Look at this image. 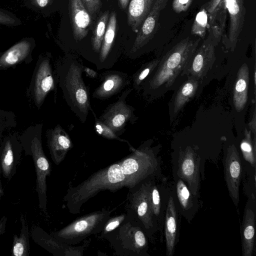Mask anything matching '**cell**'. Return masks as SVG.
Returning a JSON list of instances; mask_svg holds the SVG:
<instances>
[{
	"label": "cell",
	"mask_w": 256,
	"mask_h": 256,
	"mask_svg": "<svg viewBox=\"0 0 256 256\" xmlns=\"http://www.w3.org/2000/svg\"><path fill=\"white\" fill-rule=\"evenodd\" d=\"M169 0H154L153 6L137 32L136 36L127 52L130 58L138 56L139 52L153 38L157 32L162 10Z\"/></svg>",
	"instance_id": "10"
},
{
	"label": "cell",
	"mask_w": 256,
	"mask_h": 256,
	"mask_svg": "<svg viewBox=\"0 0 256 256\" xmlns=\"http://www.w3.org/2000/svg\"><path fill=\"white\" fill-rule=\"evenodd\" d=\"M20 220L22 224L19 236L17 234L14 236L12 255L28 256L30 248L28 226L23 215L20 216Z\"/></svg>",
	"instance_id": "28"
},
{
	"label": "cell",
	"mask_w": 256,
	"mask_h": 256,
	"mask_svg": "<svg viewBox=\"0 0 256 256\" xmlns=\"http://www.w3.org/2000/svg\"><path fill=\"white\" fill-rule=\"evenodd\" d=\"M32 49V38L22 40L0 56V66L8 68L18 64L28 56Z\"/></svg>",
	"instance_id": "22"
},
{
	"label": "cell",
	"mask_w": 256,
	"mask_h": 256,
	"mask_svg": "<svg viewBox=\"0 0 256 256\" xmlns=\"http://www.w3.org/2000/svg\"><path fill=\"white\" fill-rule=\"evenodd\" d=\"M56 82L50 57L44 56L39 62L34 78V98L38 106H41L50 91L55 90Z\"/></svg>",
	"instance_id": "16"
},
{
	"label": "cell",
	"mask_w": 256,
	"mask_h": 256,
	"mask_svg": "<svg viewBox=\"0 0 256 256\" xmlns=\"http://www.w3.org/2000/svg\"><path fill=\"white\" fill-rule=\"evenodd\" d=\"M198 80L190 78L184 82L178 90L174 100L173 114H177L196 92Z\"/></svg>",
	"instance_id": "27"
},
{
	"label": "cell",
	"mask_w": 256,
	"mask_h": 256,
	"mask_svg": "<svg viewBox=\"0 0 256 256\" xmlns=\"http://www.w3.org/2000/svg\"><path fill=\"white\" fill-rule=\"evenodd\" d=\"M150 180L128 190L126 205V217L141 227L148 236L154 228V218L148 198Z\"/></svg>",
	"instance_id": "7"
},
{
	"label": "cell",
	"mask_w": 256,
	"mask_h": 256,
	"mask_svg": "<svg viewBox=\"0 0 256 256\" xmlns=\"http://www.w3.org/2000/svg\"><path fill=\"white\" fill-rule=\"evenodd\" d=\"M200 160L190 148L180 153L178 160L177 174L188 184V190L194 196H198L200 187Z\"/></svg>",
	"instance_id": "13"
},
{
	"label": "cell",
	"mask_w": 256,
	"mask_h": 256,
	"mask_svg": "<svg viewBox=\"0 0 256 256\" xmlns=\"http://www.w3.org/2000/svg\"><path fill=\"white\" fill-rule=\"evenodd\" d=\"M193 0H173L172 8L176 13L186 12L188 10Z\"/></svg>",
	"instance_id": "39"
},
{
	"label": "cell",
	"mask_w": 256,
	"mask_h": 256,
	"mask_svg": "<svg viewBox=\"0 0 256 256\" xmlns=\"http://www.w3.org/2000/svg\"><path fill=\"white\" fill-rule=\"evenodd\" d=\"M148 198L154 218L159 216L161 203L159 192L153 180L149 182Z\"/></svg>",
	"instance_id": "34"
},
{
	"label": "cell",
	"mask_w": 256,
	"mask_h": 256,
	"mask_svg": "<svg viewBox=\"0 0 256 256\" xmlns=\"http://www.w3.org/2000/svg\"><path fill=\"white\" fill-rule=\"evenodd\" d=\"M32 156L36 173V188L40 208L44 212H46L47 186L46 178L51 172V166L43 150L42 141L35 137L31 144Z\"/></svg>",
	"instance_id": "9"
},
{
	"label": "cell",
	"mask_w": 256,
	"mask_h": 256,
	"mask_svg": "<svg viewBox=\"0 0 256 256\" xmlns=\"http://www.w3.org/2000/svg\"><path fill=\"white\" fill-rule=\"evenodd\" d=\"M224 178L229 194L236 206L239 202L242 166L239 154L234 145L228 148L224 161Z\"/></svg>",
	"instance_id": "15"
},
{
	"label": "cell",
	"mask_w": 256,
	"mask_h": 256,
	"mask_svg": "<svg viewBox=\"0 0 256 256\" xmlns=\"http://www.w3.org/2000/svg\"><path fill=\"white\" fill-rule=\"evenodd\" d=\"M0 172H1L0 170ZM4 194V192L3 188L2 187V182H1V180H0V197L3 196Z\"/></svg>",
	"instance_id": "45"
},
{
	"label": "cell",
	"mask_w": 256,
	"mask_h": 256,
	"mask_svg": "<svg viewBox=\"0 0 256 256\" xmlns=\"http://www.w3.org/2000/svg\"><path fill=\"white\" fill-rule=\"evenodd\" d=\"M90 111L94 118L96 131L99 135L108 140H116L126 143L129 146L130 151L134 148L127 140L120 138L108 126L98 118L92 109Z\"/></svg>",
	"instance_id": "32"
},
{
	"label": "cell",
	"mask_w": 256,
	"mask_h": 256,
	"mask_svg": "<svg viewBox=\"0 0 256 256\" xmlns=\"http://www.w3.org/2000/svg\"><path fill=\"white\" fill-rule=\"evenodd\" d=\"M154 2V0H130L128 8L127 22L133 32H138Z\"/></svg>",
	"instance_id": "21"
},
{
	"label": "cell",
	"mask_w": 256,
	"mask_h": 256,
	"mask_svg": "<svg viewBox=\"0 0 256 256\" xmlns=\"http://www.w3.org/2000/svg\"><path fill=\"white\" fill-rule=\"evenodd\" d=\"M121 10H125L128 7L130 0H118Z\"/></svg>",
	"instance_id": "43"
},
{
	"label": "cell",
	"mask_w": 256,
	"mask_h": 256,
	"mask_svg": "<svg viewBox=\"0 0 256 256\" xmlns=\"http://www.w3.org/2000/svg\"><path fill=\"white\" fill-rule=\"evenodd\" d=\"M117 26L116 14L112 12L110 14L105 34L95 66L98 70H108L115 64L112 50Z\"/></svg>",
	"instance_id": "19"
},
{
	"label": "cell",
	"mask_w": 256,
	"mask_h": 256,
	"mask_svg": "<svg viewBox=\"0 0 256 256\" xmlns=\"http://www.w3.org/2000/svg\"><path fill=\"white\" fill-rule=\"evenodd\" d=\"M240 150L246 160L256 168V142H252L250 132L246 128L244 131V137L240 143Z\"/></svg>",
	"instance_id": "31"
},
{
	"label": "cell",
	"mask_w": 256,
	"mask_h": 256,
	"mask_svg": "<svg viewBox=\"0 0 256 256\" xmlns=\"http://www.w3.org/2000/svg\"><path fill=\"white\" fill-rule=\"evenodd\" d=\"M176 190L178 200L183 210H190L193 206L192 194L181 178L177 181Z\"/></svg>",
	"instance_id": "33"
},
{
	"label": "cell",
	"mask_w": 256,
	"mask_h": 256,
	"mask_svg": "<svg viewBox=\"0 0 256 256\" xmlns=\"http://www.w3.org/2000/svg\"><path fill=\"white\" fill-rule=\"evenodd\" d=\"M126 186V178L118 161L101 168L76 186H70L63 198L68 212L79 214L82 206L100 192H115Z\"/></svg>",
	"instance_id": "3"
},
{
	"label": "cell",
	"mask_w": 256,
	"mask_h": 256,
	"mask_svg": "<svg viewBox=\"0 0 256 256\" xmlns=\"http://www.w3.org/2000/svg\"><path fill=\"white\" fill-rule=\"evenodd\" d=\"M47 144L51 158L58 166L65 158L68 152L73 147L70 137L59 124L46 132Z\"/></svg>",
	"instance_id": "17"
},
{
	"label": "cell",
	"mask_w": 256,
	"mask_h": 256,
	"mask_svg": "<svg viewBox=\"0 0 256 256\" xmlns=\"http://www.w3.org/2000/svg\"><path fill=\"white\" fill-rule=\"evenodd\" d=\"M160 60H153L142 64L141 67L133 74L131 80L133 83V88L139 92L142 90V85L144 80L154 72Z\"/></svg>",
	"instance_id": "30"
},
{
	"label": "cell",
	"mask_w": 256,
	"mask_h": 256,
	"mask_svg": "<svg viewBox=\"0 0 256 256\" xmlns=\"http://www.w3.org/2000/svg\"><path fill=\"white\" fill-rule=\"evenodd\" d=\"M104 238L109 242L116 255H148V242L145 232L126 217L118 228L106 234Z\"/></svg>",
	"instance_id": "5"
},
{
	"label": "cell",
	"mask_w": 256,
	"mask_h": 256,
	"mask_svg": "<svg viewBox=\"0 0 256 256\" xmlns=\"http://www.w3.org/2000/svg\"><path fill=\"white\" fill-rule=\"evenodd\" d=\"M7 220V218L4 216L0 219V236L5 232Z\"/></svg>",
	"instance_id": "41"
},
{
	"label": "cell",
	"mask_w": 256,
	"mask_h": 256,
	"mask_svg": "<svg viewBox=\"0 0 256 256\" xmlns=\"http://www.w3.org/2000/svg\"><path fill=\"white\" fill-rule=\"evenodd\" d=\"M119 160L120 170L126 178L125 187L131 190L152 178L158 172V162L154 149L148 142Z\"/></svg>",
	"instance_id": "4"
},
{
	"label": "cell",
	"mask_w": 256,
	"mask_h": 256,
	"mask_svg": "<svg viewBox=\"0 0 256 256\" xmlns=\"http://www.w3.org/2000/svg\"><path fill=\"white\" fill-rule=\"evenodd\" d=\"M84 66L72 56H68L56 64V74L67 105L82 123L92 110L89 88L82 78Z\"/></svg>",
	"instance_id": "2"
},
{
	"label": "cell",
	"mask_w": 256,
	"mask_h": 256,
	"mask_svg": "<svg viewBox=\"0 0 256 256\" xmlns=\"http://www.w3.org/2000/svg\"><path fill=\"white\" fill-rule=\"evenodd\" d=\"M133 89L128 88L124 90L118 100L108 105L98 118L118 136L125 132L128 123L133 124L138 119L134 114L135 108L126 102Z\"/></svg>",
	"instance_id": "8"
},
{
	"label": "cell",
	"mask_w": 256,
	"mask_h": 256,
	"mask_svg": "<svg viewBox=\"0 0 256 256\" xmlns=\"http://www.w3.org/2000/svg\"><path fill=\"white\" fill-rule=\"evenodd\" d=\"M177 230V214L172 197L168 200L165 218V236L166 256H172L174 252Z\"/></svg>",
	"instance_id": "24"
},
{
	"label": "cell",
	"mask_w": 256,
	"mask_h": 256,
	"mask_svg": "<svg viewBox=\"0 0 256 256\" xmlns=\"http://www.w3.org/2000/svg\"><path fill=\"white\" fill-rule=\"evenodd\" d=\"M255 214L250 208L244 210L242 226V255L252 256L254 250Z\"/></svg>",
	"instance_id": "23"
},
{
	"label": "cell",
	"mask_w": 256,
	"mask_h": 256,
	"mask_svg": "<svg viewBox=\"0 0 256 256\" xmlns=\"http://www.w3.org/2000/svg\"><path fill=\"white\" fill-rule=\"evenodd\" d=\"M200 38L193 40L187 37L174 46L159 62L154 72L142 85L144 96L154 98L162 88L173 84L182 74L196 50Z\"/></svg>",
	"instance_id": "1"
},
{
	"label": "cell",
	"mask_w": 256,
	"mask_h": 256,
	"mask_svg": "<svg viewBox=\"0 0 256 256\" xmlns=\"http://www.w3.org/2000/svg\"><path fill=\"white\" fill-rule=\"evenodd\" d=\"M33 4L38 7L44 8L48 4L51 0H32Z\"/></svg>",
	"instance_id": "42"
},
{
	"label": "cell",
	"mask_w": 256,
	"mask_h": 256,
	"mask_svg": "<svg viewBox=\"0 0 256 256\" xmlns=\"http://www.w3.org/2000/svg\"><path fill=\"white\" fill-rule=\"evenodd\" d=\"M222 1L227 8L230 16V26L228 34V40L233 50L237 42L238 36L243 26L246 9L244 0H210Z\"/></svg>",
	"instance_id": "20"
},
{
	"label": "cell",
	"mask_w": 256,
	"mask_h": 256,
	"mask_svg": "<svg viewBox=\"0 0 256 256\" xmlns=\"http://www.w3.org/2000/svg\"><path fill=\"white\" fill-rule=\"evenodd\" d=\"M110 12L103 13L97 20L91 39V48L94 54L93 64L95 65L106 30Z\"/></svg>",
	"instance_id": "29"
},
{
	"label": "cell",
	"mask_w": 256,
	"mask_h": 256,
	"mask_svg": "<svg viewBox=\"0 0 256 256\" xmlns=\"http://www.w3.org/2000/svg\"><path fill=\"white\" fill-rule=\"evenodd\" d=\"M126 216V213H123L113 217H110L106 222L100 232V238H104L106 234L118 228L124 222Z\"/></svg>",
	"instance_id": "36"
},
{
	"label": "cell",
	"mask_w": 256,
	"mask_h": 256,
	"mask_svg": "<svg viewBox=\"0 0 256 256\" xmlns=\"http://www.w3.org/2000/svg\"><path fill=\"white\" fill-rule=\"evenodd\" d=\"M68 11L74 38L81 41L88 34L91 16L81 0H68Z\"/></svg>",
	"instance_id": "18"
},
{
	"label": "cell",
	"mask_w": 256,
	"mask_h": 256,
	"mask_svg": "<svg viewBox=\"0 0 256 256\" xmlns=\"http://www.w3.org/2000/svg\"><path fill=\"white\" fill-rule=\"evenodd\" d=\"M248 81V68L244 64L238 72L233 92L234 104L238 111L242 110L247 102Z\"/></svg>",
	"instance_id": "25"
},
{
	"label": "cell",
	"mask_w": 256,
	"mask_h": 256,
	"mask_svg": "<svg viewBox=\"0 0 256 256\" xmlns=\"http://www.w3.org/2000/svg\"><path fill=\"white\" fill-rule=\"evenodd\" d=\"M90 16H94L100 11V0H81Z\"/></svg>",
	"instance_id": "38"
},
{
	"label": "cell",
	"mask_w": 256,
	"mask_h": 256,
	"mask_svg": "<svg viewBox=\"0 0 256 256\" xmlns=\"http://www.w3.org/2000/svg\"><path fill=\"white\" fill-rule=\"evenodd\" d=\"M114 210L102 209L84 215L50 234L63 243L76 245L92 235L100 233Z\"/></svg>",
	"instance_id": "6"
},
{
	"label": "cell",
	"mask_w": 256,
	"mask_h": 256,
	"mask_svg": "<svg viewBox=\"0 0 256 256\" xmlns=\"http://www.w3.org/2000/svg\"><path fill=\"white\" fill-rule=\"evenodd\" d=\"M100 84L92 94L93 98L106 100L120 93L131 83L128 74L118 70H107L100 76Z\"/></svg>",
	"instance_id": "14"
},
{
	"label": "cell",
	"mask_w": 256,
	"mask_h": 256,
	"mask_svg": "<svg viewBox=\"0 0 256 256\" xmlns=\"http://www.w3.org/2000/svg\"><path fill=\"white\" fill-rule=\"evenodd\" d=\"M32 236L36 242L55 256H82L90 242L86 240L82 245L79 246L68 245L48 234L38 226L32 228Z\"/></svg>",
	"instance_id": "12"
},
{
	"label": "cell",
	"mask_w": 256,
	"mask_h": 256,
	"mask_svg": "<svg viewBox=\"0 0 256 256\" xmlns=\"http://www.w3.org/2000/svg\"><path fill=\"white\" fill-rule=\"evenodd\" d=\"M214 46V37L210 35L197 48L182 74L198 80L202 78L215 60Z\"/></svg>",
	"instance_id": "11"
},
{
	"label": "cell",
	"mask_w": 256,
	"mask_h": 256,
	"mask_svg": "<svg viewBox=\"0 0 256 256\" xmlns=\"http://www.w3.org/2000/svg\"><path fill=\"white\" fill-rule=\"evenodd\" d=\"M17 161L12 144L6 141L0 154V170L3 176L10 180L16 173Z\"/></svg>",
	"instance_id": "26"
},
{
	"label": "cell",
	"mask_w": 256,
	"mask_h": 256,
	"mask_svg": "<svg viewBox=\"0 0 256 256\" xmlns=\"http://www.w3.org/2000/svg\"><path fill=\"white\" fill-rule=\"evenodd\" d=\"M0 24L14 26L20 24V21L12 13L0 9Z\"/></svg>",
	"instance_id": "37"
},
{
	"label": "cell",
	"mask_w": 256,
	"mask_h": 256,
	"mask_svg": "<svg viewBox=\"0 0 256 256\" xmlns=\"http://www.w3.org/2000/svg\"><path fill=\"white\" fill-rule=\"evenodd\" d=\"M250 127L252 130L254 134H255L256 133V112L255 110L254 111V114L253 115V118L252 119V121L250 122Z\"/></svg>",
	"instance_id": "44"
},
{
	"label": "cell",
	"mask_w": 256,
	"mask_h": 256,
	"mask_svg": "<svg viewBox=\"0 0 256 256\" xmlns=\"http://www.w3.org/2000/svg\"><path fill=\"white\" fill-rule=\"evenodd\" d=\"M208 14L205 9L202 8L196 14L193 25L192 26V34L199 35L201 38L204 36L206 28L208 25Z\"/></svg>",
	"instance_id": "35"
},
{
	"label": "cell",
	"mask_w": 256,
	"mask_h": 256,
	"mask_svg": "<svg viewBox=\"0 0 256 256\" xmlns=\"http://www.w3.org/2000/svg\"><path fill=\"white\" fill-rule=\"evenodd\" d=\"M84 72L90 78H96L98 76V72L92 70L91 68H90L88 66H84L83 67Z\"/></svg>",
	"instance_id": "40"
}]
</instances>
